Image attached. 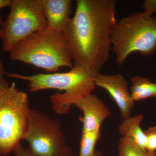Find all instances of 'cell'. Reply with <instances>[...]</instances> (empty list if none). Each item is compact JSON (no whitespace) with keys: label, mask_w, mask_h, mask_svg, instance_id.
<instances>
[{"label":"cell","mask_w":156,"mask_h":156,"mask_svg":"<svg viewBox=\"0 0 156 156\" xmlns=\"http://www.w3.org/2000/svg\"><path fill=\"white\" fill-rule=\"evenodd\" d=\"M101 136V129L82 132L79 156H95V145Z\"/></svg>","instance_id":"cell-13"},{"label":"cell","mask_w":156,"mask_h":156,"mask_svg":"<svg viewBox=\"0 0 156 156\" xmlns=\"http://www.w3.org/2000/svg\"><path fill=\"white\" fill-rule=\"evenodd\" d=\"M143 118L142 115L137 114L124 119L119 126V132L122 137L129 140L140 147L146 149L145 134L140 126Z\"/></svg>","instance_id":"cell-11"},{"label":"cell","mask_w":156,"mask_h":156,"mask_svg":"<svg viewBox=\"0 0 156 156\" xmlns=\"http://www.w3.org/2000/svg\"><path fill=\"white\" fill-rule=\"evenodd\" d=\"M12 2V0H0V10L5 7H10Z\"/></svg>","instance_id":"cell-19"},{"label":"cell","mask_w":156,"mask_h":156,"mask_svg":"<svg viewBox=\"0 0 156 156\" xmlns=\"http://www.w3.org/2000/svg\"><path fill=\"white\" fill-rule=\"evenodd\" d=\"M30 109L28 94L14 82L0 93V156L13 153L23 140Z\"/></svg>","instance_id":"cell-5"},{"label":"cell","mask_w":156,"mask_h":156,"mask_svg":"<svg viewBox=\"0 0 156 156\" xmlns=\"http://www.w3.org/2000/svg\"><path fill=\"white\" fill-rule=\"evenodd\" d=\"M97 73L79 66H73L65 73H38L25 76L14 73H6L9 77L27 81L30 92L46 89L64 91L50 96L53 110L59 115L69 113L71 107L85 96L92 94L95 87Z\"/></svg>","instance_id":"cell-2"},{"label":"cell","mask_w":156,"mask_h":156,"mask_svg":"<svg viewBox=\"0 0 156 156\" xmlns=\"http://www.w3.org/2000/svg\"><path fill=\"white\" fill-rule=\"evenodd\" d=\"M130 89L134 102L150 98H156V83L149 78L134 76L131 79Z\"/></svg>","instance_id":"cell-12"},{"label":"cell","mask_w":156,"mask_h":156,"mask_svg":"<svg viewBox=\"0 0 156 156\" xmlns=\"http://www.w3.org/2000/svg\"><path fill=\"white\" fill-rule=\"evenodd\" d=\"M43 14L48 27L54 31L64 33L71 13V0H41Z\"/></svg>","instance_id":"cell-10"},{"label":"cell","mask_w":156,"mask_h":156,"mask_svg":"<svg viewBox=\"0 0 156 156\" xmlns=\"http://www.w3.org/2000/svg\"><path fill=\"white\" fill-rule=\"evenodd\" d=\"M114 0H77L75 13L63 33L73 66L98 73L108 60L117 23Z\"/></svg>","instance_id":"cell-1"},{"label":"cell","mask_w":156,"mask_h":156,"mask_svg":"<svg viewBox=\"0 0 156 156\" xmlns=\"http://www.w3.org/2000/svg\"><path fill=\"white\" fill-rule=\"evenodd\" d=\"M3 22L2 21V18H1V16H0V38H1L2 35V25Z\"/></svg>","instance_id":"cell-20"},{"label":"cell","mask_w":156,"mask_h":156,"mask_svg":"<svg viewBox=\"0 0 156 156\" xmlns=\"http://www.w3.org/2000/svg\"><path fill=\"white\" fill-rule=\"evenodd\" d=\"M5 75H6V72L4 65L2 61L0 60V93L9 86V84L4 77Z\"/></svg>","instance_id":"cell-17"},{"label":"cell","mask_w":156,"mask_h":156,"mask_svg":"<svg viewBox=\"0 0 156 156\" xmlns=\"http://www.w3.org/2000/svg\"><path fill=\"white\" fill-rule=\"evenodd\" d=\"M95 156H102V154L101 152L96 151Z\"/></svg>","instance_id":"cell-21"},{"label":"cell","mask_w":156,"mask_h":156,"mask_svg":"<svg viewBox=\"0 0 156 156\" xmlns=\"http://www.w3.org/2000/svg\"><path fill=\"white\" fill-rule=\"evenodd\" d=\"M74 105L83 112V116L79 118L83 124L82 132L101 129L104 121L111 114L106 105L92 93L81 98Z\"/></svg>","instance_id":"cell-9"},{"label":"cell","mask_w":156,"mask_h":156,"mask_svg":"<svg viewBox=\"0 0 156 156\" xmlns=\"http://www.w3.org/2000/svg\"><path fill=\"white\" fill-rule=\"evenodd\" d=\"M95 82L96 87L105 89L110 94L119 108L123 119L131 116L135 102L126 78L119 74L99 73L95 75Z\"/></svg>","instance_id":"cell-8"},{"label":"cell","mask_w":156,"mask_h":156,"mask_svg":"<svg viewBox=\"0 0 156 156\" xmlns=\"http://www.w3.org/2000/svg\"><path fill=\"white\" fill-rule=\"evenodd\" d=\"M116 62L122 66L132 53L144 56L156 51V17L136 12L117 22L112 37Z\"/></svg>","instance_id":"cell-4"},{"label":"cell","mask_w":156,"mask_h":156,"mask_svg":"<svg viewBox=\"0 0 156 156\" xmlns=\"http://www.w3.org/2000/svg\"><path fill=\"white\" fill-rule=\"evenodd\" d=\"M2 27V49L9 52L31 35L48 27L41 0H12Z\"/></svg>","instance_id":"cell-7"},{"label":"cell","mask_w":156,"mask_h":156,"mask_svg":"<svg viewBox=\"0 0 156 156\" xmlns=\"http://www.w3.org/2000/svg\"><path fill=\"white\" fill-rule=\"evenodd\" d=\"M23 140L28 144V151L33 156H73L58 120L31 109L28 126Z\"/></svg>","instance_id":"cell-6"},{"label":"cell","mask_w":156,"mask_h":156,"mask_svg":"<svg viewBox=\"0 0 156 156\" xmlns=\"http://www.w3.org/2000/svg\"><path fill=\"white\" fill-rule=\"evenodd\" d=\"M12 61L21 62L44 70L57 73L60 68L73 66L68 42L63 33L48 27L31 35L9 52Z\"/></svg>","instance_id":"cell-3"},{"label":"cell","mask_w":156,"mask_h":156,"mask_svg":"<svg viewBox=\"0 0 156 156\" xmlns=\"http://www.w3.org/2000/svg\"><path fill=\"white\" fill-rule=\"evenodd\" d=\"M118 156H120L119 155H118Z\"/></svg>","instance_id":"cell-22"},{"label":"cell","mask_w":156,"mask_h":156,"mask_svg":"<svg viewBox=\"0 0 156 156\" xmlns=\"http://www.w3.org/2000/svg\"><path fill=\"white\" fill-rule=\"evenodd\" d=\"M144 133L146 138V150L156 152V126L150 127L144 131Z\"/></svg>","instance_id":"cell-15"},{"label":"cell","mask_w":156,"mask_h":156,"mask_svg":"<svg viewBox=\"0 0 156 156\" xmlns=\"http://www.w3.org/2000/svg\"><path fill=\"white\" fill-rule=\"evenodd\" d=\"M143 12L149 16L156 13V0H145L143 5Z\"/></svg>","instance_id":"cell-16"},{"label":"cell","mask_w":156,"mask_h":156,"mask_svg":"<svg viewBox=\"0 0 156 156\" xmlns=\"http://www.w3.org/2000/svg\"><path fill=\"white\" fill-rule=\"evenodd\" d=\"M13 153L15 156H33L29 151L28 149H26L20 144L14 150Z\"/></svg>","instance_id":"cell-18"},{"label":"cell","mask_w":156,"mask_h":156,"mask_svg":"<svg viewBox=\"0 0 156 156\" xmlns=\"http://www.w3.org/2000/svg\"><path fill=\"white\" fill-rule=\"evenodd\" d=\"M118 150L120 156H156V152L143 149L129 140L123 137L119 141Z\"/></svg>","instance_id":"cell-14"}]
</instances>
